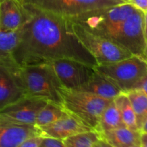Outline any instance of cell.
I'll return each mask as SVG.
<instances>
[{
	"instance_id": "cell-1",
	"label": "cell",
	"mask_w": 147,
	"mask_h": 147,
	"mask_svg": "<svg viewBox=\"0 0 147 147\" xmlns=\"http://www.w3.org/2000/svg\"><path fill=\"white\" fill-rule=\"evenodd\" d=\"M21 4L24 22L19 30V41L14 53L19 67L46 64L63 58L97 65L94 57L75 34L70 19L30 4Z\"/></svg>"
},
{
	"instance_id": "cell-13",
	"label": "cell",
	"mask_w": 147,
	"mask_h": 147,
	"mask_svg": "<svg viewBox=\"0 0 147 147\" xmlns=\"http://www.w3.org/2000/svg\"><path fill=\"white\" fill-rule=\"evenodd\" d=\"M25 96L14 73L0 67V111Z\"/></svg>"
},
{
	"instance_id": "cell-26",
	"label": "cell",
	"mask_w": 147,
	"mask_h": 147,
	"mask_svg": "<svg viewBox=\"0 0 147 147\" xmlns=\"http://www.w3.org/2000/svg\"><path fill=\"white\" fill-rule=\"evenodd\" d=\"M133 89L140 90L147 96V73L138 83H136V85L134 86Z\"/></svg>"
},
{
	"instance_id": "cell-7",
	"label": "cell",
	"mask_w": 147,
	"mask_h": 147,
	"mask_svg": "<svg viewBox=\"0 0 147 147\" xmlns=\"http://www.w3.org/2000/svg\"><path fill=\"white\" fill-rule=\"evenodd\" d=\"M47 12L67 18L83 13L127 3L123 0H18Z\"/></svg>"
},
{
	"instance_id": "cell-3",
	"label": "cell",
	"mask_w": 147,
	"mask_h": 147,
	"mask_svg": "<svg viewBox=\"0 0 147 147\" xmlns=\"http://www.w3.org/2000/svg\"><path fill=\"white\" fill-rule=\"evenodd\" d=\"M136 8L129 3L99 9L69 18L93 32L116 42L125 20Z\"/></svg>"
},
{
	"instance_id": "cell-5",
	"label": "cell",
	"mask_w": 147,
	"mask_h": 147,
	"mask_svg": "<svg viewBox=\"0 0 147 147\" xmlns=\"http://www.w3.org/2000/svg\"><path fill=\"white\" fill-rule=\"evenodd\" d=\"M71 22L75 34L94 57L97 65L119 61L133 55L116 42L96 34L76 22Z\"/></svg>"
},
{
	"instance_id": "cell-27",
	"label": "cell",
	"mask_w": 147,
	"mask_h": 147,
	"mask_svg": "<svg viewBox=\"0 0 147 147\" xmlns=\"http://www.w3.org/2000/svg\"><path fill=\"white\" fill-rule=\"evenodd\" d=\"M140 146L141 147H147V132H141Z\"/></svg>"
},
{
	"instance_id": "cell-21",
	"label": "cell",
	"mask_w": 147,
	"mask_h": 147,
	"mask_svg": "<svg viewBox=\"0 0 147 147\" xmlns=\"http://www.w3.org/2000/svg\"><path fill=\"white\" fill-rule=\"evenodd\" d=\"M67 111L60 105L47 102L40 111L36 118L35 126L37 127L46 126L56 121L67 113Z\"/></svg>"
},
{
	"instance_id": "cell-24",
	"label": "cell",
	"mask_w": 147,
	"mask_h": 147,
	"mask_svg": "<svg viewBox=\"0 0 147 147\" xmlns=\"http://www.w3.org/2000/svg\"><path fill=\"white\" fill-rule=\"evenodd\" d=\"M40 147H65L63 140L50 137H43Z\"/></svg>"
},
{
	"instance_id": "cell-30",
	"label": "cell",
	"mask_w": 147,
	"mask_h": 147,
	"mask_svg": "<svg viewBox=\"0 0 147 147\" xmlns=\"http://www.w3.org/2000/svg\"><path fill=\"white\" fill-rule=\"evenodd\" d=\"M140 132H147V119L145 121V122L144 123L143 126H142V129H141Z\"/></svg>"
},
{
	"instance_id": "cell-22",
	"label": "cell",
	"mask_w": 147,
	"mask_h": 147,
	"mask_svg": "<svg viewBox=\"0 0 147 147\" xmlns=\"http://www.w3.org/2000/svg\"><path fill=\"white\" fill-rule=\"evenodd\" d=\"M100 138L98 132L92 130L66 138L63 142L65 147H93Z\"/></svg>"
},
{
	"instance_id": "cell-28",
	"label": "cell",
	"mask_w": 147,
	"mask_h": 147,
	"mask_svg": "<svg viewBox=\"0 0 147 147\" xmlns=\"http://www.w3.org/2000/svg\"><path fill=\"white\" fill-rule=\"evenodd\" d=\"M93 147H113L111 145L109 144L106 141H105L104 139L100 138L94 145Z\"/></svg>"
},
{
	"instance_id": "cell-14",
	"label": "cell",
	"mask_w": 147,
	"mask_h": 147,
	"mask_svg": "<svg viewBox=\"0 0 147 147\" xmlns=\"http://www.w3.org/2000/svg\"><path fill=\"white\" fill-rule=\"evenodd\" d=\"M78 90L88 92L108 100H113L120 93H123L116 83L96 70L90 80Z\"/></svg>"
},
{
	"instance_id": "cell-29",
	"label": "cell",
	"mask_w": 147,
	"mask_h": 147,
	"mask_svg": "<svg viewBox=\"0 0 147 147\" xmlns=\"http://www.w3.org/2000/svg\"><path fill=\"white\" fill-rule=\"evenodd\" d=\"M144 30L146 41L147 42V11L144 13Z\"/></svg>"
},
{
	"instance_id": "cell-12",
	"label": "cell",
	"mask_w": 147,
	"mask_h": 147,
	"mask_svg": "<svg viewBox=\"0 0 147 147\" xmlns=\"http://www.w3.org/2000/svg\"><path fill=\"white\" fill-rule=\"evenodd\" d=\"M41 136L63 140L78 134L94 130L78 117L67 111L56 121L40 127Z\"/></svg>"
},
{
	"instance_id": "cell-19",
	"label": "cell",
	"mask_w": 147,
	"mask_h": 147,
	"mask_svg": "<svg viewBox=\"0 0 147 147\" xmlns=\"http://www.w3.org/2000/svg\"><path fill=\"white\" fill-rule=\"evenodd\" d=\"M126 93L134 111L138 130L141 131L142 126L147 119V96L136 89L129 90Z\"/></svg>"
},
{
	"instance_id": "cell-8",
	"label": "cell",
	"mask_w": 147,
	"mask_h": 147,
	"mask_svg": "<svg viewBox=\"0 0 147 147\" xmlns=\"http://www.w3.org/2000/svg\"><path fill=\"white\" fill-rule=\"evenodd\" d=\"M65 88L78 89L96 73L95 67L72 59H58L46 63Z\"/></svg>"
},
{
	"instance_id": "cell-33",
	"label": "cell",
	"mask_w": 147,
	"mask_h": 147,
	"mask_svg": "<svg viewBox=\"0 0 147 147\" xmlns=\"http://www.w3.org/2000/svg\"><path fill=\"white\" fill-rule=\"evenodd\" d=\"M124 1H126V2H127V3H129V0H124Z\"/></svg>"
},
{
	"instance_id": "cell-11",
	"label": "cell",
	"mask_w": 147,
	"mask_h": 147,
	"mask_svg": "<svg viewBox=\"0 0 147 147\" xmlns=\"http://www.w3.org/2000/svg\"><path fill=\"white\" fill-rule=\"evenodd\" d=\"M41 136L40 128L14 121L0 113V147H17L32 136Z\"/></svg>"
},
{
	"instance_id": "cell-6",
	"label": "cell",
	"mask_w": 147,
	"mask_h": 147,
	"mask_svg": "<svg viewBox=\"0 0 147 147\" xmlns=\"http://www.w3.org/2000/svg\"><path fill=\"white\" fill-rule=\"evenodd\" d=\"M96 71L113 80L123 93L133 89L134 86L147 73V62L136 55L113 63L98 64Z\"/></svg>"
},
{
	"instance_id": "cell-17",
	"label": "cell",
	"mask_w": 147,
	"mask_h": 147,
	"mask_svg": "<svg viewBox=\"0 0 147 147\" xmlns=\"http://www.w3.org/2000/svg\"><path fill=\"white\" fill-rule=\"evenodd\" d=\"M140 134L139 131L121 127L102 132L100 135L113 147H130L140 145Z\"/></svg>"
},
{
	"instance_id": "cell-16",
	"label": "cell",
	"mask_w": 147,
	"mask_h": 147,
	"mask_svg": "<svg viewBox=\"0 0 147 147\" xmlns=\"http://www.w3.org/2000/svg\"><path fill=\"white\" fill-rule=\"evenodd\" d=\"M19 41V30L5 31L0 29V67L15 74L19 66L14 59V53Z\"/></svg>"
},
{
	"instance_id": "cell-34",
	"label": "cell",
	"mask_w": 147,
	"mask_h": 147,
	"mask_svg": "<svg viewBox=\"0 0 147 147\" xmlns=\"http://www.w3.org/2000/svg\"><path fill=\"white\" fill-rule=\"evenodd\" d=\"M123 1H124V0H123Z\"/></svg>"
},
{
	"instance_id": "cell-4",
	"label": "cell",
	"mask_w": 147,
	"mask_h": 147,
	"mask_svg": "<svg viewBox=\"0 0 147 147\" xmlns=\"http://www.w3.org/2000/svg\"><path fill=\"white\" fill-rule=\"evenodd\" d=\"M62 106L96 131L103 111L113 100H108L88 92L61 86Z\"/></svg>"
},
{
	"instance_id": "cell-2",
	"label": "cell",
	"mask_w": 147,
	"mask_h": 147,
	"mask_svg": "<svg viewBox=\"0 0 147 147\" xmlns=\"http://www.w3.org/2000/svg\"><path fill=\"white\" fill-rule=\"evenodd\" d=\"M25 96L44 99L62 106V86L53 70L47 64L19 67L15 73Z\"/></svg>"
},
{
	"instance_id": "cell-31",
	"label": "cell",
	"mask_w": 147,
	"mask_h": 147,
	"mask_svg": "<svg viewBox=\"0 0 147 147\" xmlns=\"http://www.w3.org/2000/svg\"><path fill=\"white\" fill-rule=\"evenodd\" d=\"M143 58L147 62V42L146 44V47H145V49H144V51Z\"/></svg>"
},
{
	"instance_id": "cell-20",
	"label": "cell",
	"mask_w": 147,
	"mask_h": 147,
	"mask_svg": "<svg viewBox=\"0 0 147 147\" xmlns=\"http://www.w3.org/2000/svg\"><path fill=\"white\" fill-rule=\"evenodd\" d=\"M117 106L125 126L133 131H139L136 125V116L130 100L126 93H121L113 99Z\"/></svg>"
},
{
	"instance_id": "cell-9",
	"label": "cell",
	"mask_w": 147,
	"mask_h": 147,
	"mask_svg": "<svg viewBox=\"0 0 147 147\" xmlns=\"http://www.w3.org/2000/svg\"><path fill=\"white\" fill-rule=\"evenodd\" d=\"M144 13L136 9L122 25L116 42L133 55L143 57L146 41L144 30Z\"/></svg>"
},
{
	"instance_id": "cell-10",
	"label": "cell",
	"mask_w": 147,
	"mask_h": 147,
	"mask_svg": "<svg viewBox=\"0 0 147 147\" xmlns=\"http://www.w3.org/2000/svg\"><path fill=\"white\" fill-rule=\"evenodd\" d=\"M47 103L44 99L25 96L1 109L0 113L14 121L35 126L37 114Z\"/></svg>"
},
{
	"instance_id": "cell-18",
	"label": "cell",
	"mask_w": 147,
	"mask_h": 147,
	"mask_svg": "<svg viewBox=\"0 0 147 147\" xmlns=\"http://www.w3.org/2000/svg\"><path fill=\"white\" fill-rule=\"evenodd\" d=\"M121 127L126 126L122 121L120 112L115 104L114 100H113L103 111L96 129V131L100 134L102 132Z\"/></svg>"
},
{
	"instance_id": "cell-32",
	"label": "cell",
	"mask_w": 147,
	"mask_h": 147,
	"mask_svg": "<svg viewBox=\"0 0 147 147\" xmlns=\"http://www.w3.org/2000/svg\"><path fill=\"white\" fill-rule=\"evenodd\" d=\"M130 147H141L140 145H134V146H130Z\"/></svg>"
},
{
	"instance_id": "cell-15",
	"label": "cell",
	"mask_w": 147,
	"mask_h": 147,
	"mask_svg": "<svg viewBox=\"0 0 147 147\" xmlns=\"http://www.w3.org/2000/svg\"><path fill=\"white\" fill-rule=\"evenodd\" d=\"M24 22L22 4L18 0H0V29L17 31Z\"/></svg>"
},
{
	"instance_id": "cell-23",
	"label": "cell",
	"mask_w": 147,
	"mask_h": 147,
	"mask_svg": "<svg viewBox=\"0 0 147 147\" xmlns=\"http://www.w3.org/2000/svg\"><path fill=\"white\" fill-rule=\"evenodd\" d=\"M42 139L43 136L40 135L32 136L22 142L17 147H40Z\"/></svg>"
},
{
	"instance_id": "cell-25",
	"label": "cell",
	"mask_w": 147,
	"mask_h": 147,
	"mask_svg": "<svg viewBox=\"0 0 147 147\" xmlns=\"http://www.w3.org/2000/svg\"><path fill=\"white\" fill-rule=\"evenodd\" d=\"M129 3L144 13L147 11V0H129Z\"/></svg>"
}]
</instances>
